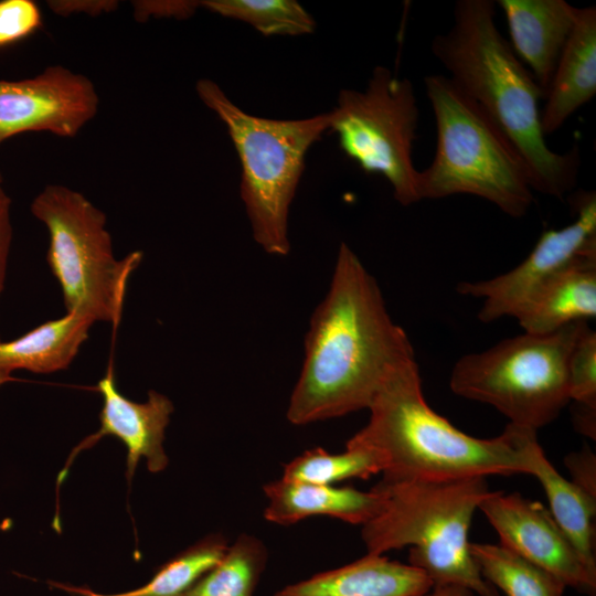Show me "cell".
I'll list each match as a JSON object with an SVG mask.
<instances>
[{
	"mask_svg": "<svg viewBox=\"0 0 596 596\" xmlns=\"http://www.w3.org/2000/svg\"><path fill=\"white\" fill-rule=\"evenodd\" d=\"M424 83L435 116L437 146L432 163L418 171L419 201L470 194L511 217L524 216L533 190L507 139L448 76L428 75Z\"/></svg>",
	"mask_w": 596,
	"mask_h": 596,
	"instance_id": "5",
	"label": "cell"
},
{
	"mask_svg": "<svg viewBox=\"0 0 596 596\" xmlns=\"http://www.w3.org/2000/svg\"><path fill=\"white\" fill-rule=\"evenodd\" d=\"M572 413L575 429L581 434L595 439L596 408L575 404Z\"/></svg>",
	"mask_w": 596,
	"mask_h": 596,
	"instance_id": "32",
	"label": "cell"
},
{
	"mask_svg": "<svg viewBox=\"0 0 596 596\" xmlns=\"http://www.w3.org/2000/svg\"><path fill=\"white\" fill-rule=\"evenodd\" d=\"M433 587L418 568L366 553L279 589L275 596H418Z\"/></svg>",
	"mask_w": 596,
	"mask_h": 596,
	"instance_id": "15",
	"label": "cell"
},
{
	"mask_svg": "<svg viewBox=\"0 0 596 596\" xmlns=\"http://www.w3.org/2000/svg\"><path fill=\"white\" fill-rule=\"evenodd\" d=\"M570 400L596 408V333L586 324L568 362Z\"/></svg>",
	"mask_w": 596,
	"mask_h": 596,
	"instance_id": "26",
	"label": "cell"
},
{
	"mask_svg": "<svg viewBox=\"0 0 596 596\" xmlns=\"http://www.w3.org/2000/svg\"><path fill=\"white\" fill-rule=\"evenodd\" d=\"M11 199L0 184V296L4 289L8 258L12 243Z\"/></svg>",
	"mask_w": 596,
	"mask_h": 596,
	"instance_id": "30",
	"label": "cell"
},
{
	"mask_svg": "<svg viewBox=\"0 0 596 596\" xmlns=\"http://www.w3.org/2000/svg\"><path fill=\"white\" fill-rule=\"evenodd\" d=\"M368 409L366 425L345 445L372 451L380 461L382 481L529 472L524 440L533 429L509 423L490 439L461 432L426 402L415 359L391 372Z\"/></svg>",
	"mask_w": 596,
	"mask_h": 596,
	"instance_id": "3",
	"label": "cell"
},
{
	"mask_svg": "<svg viewBox=\"0 0 596 596\" xmlns=\"http://www.w3.org/2000/svg\"><path fill=\"white\" fill-rule=\"evenodd\" d=\"M596 316V252L552 276L517 313L526 333L546 334Z\"/></svg>",
	"mask_w": 596,
	"mask_h": 596,
	"instance_id": "18",
	"label": "cell"
},
{
	"mask_svg": "<svg viewBox=\"0 0 596 596\" xmlns=\"http://www.w3.org/2000/svg\"><path fill=\"white\" fill-rule=\"evenodd\" d=\"M2 183V174H1V171H0V184Z\"/></svg>",
	"mask_w": 596,
	"mask_h": 596,
	"instance_id": "35",
	"label": "cell"
},
{
	"mask_svg": "<svg viewBox=\"0 0 596 596\" xmlns=\"http://www.w3.org/2000/svg\"><path fill=\"white\" fill-rule=\"evenodd\" d=\"M328 114V129L350 159L365 173L384 177L400 204L419 201L412 159L419 113L409 79L375 66L365 89H342Z\"/></svg>",
	"mask_w": 596,
	"mask_h": 596,
	"instance_id": "9",
	"label": "cell"
},
{
	"mask_svg": "<svg viewBox=\"0 0 596 596\" xmlns=\"http://www.w3.org/2000/svg\"><path fill=\"white\" fill-rule=\"evenodd\" d=\"M31 213L49 233L47 265L60 284L66 312H76L116 329L128 280L142 253L114 255L105 213L67 187L46 185L32 201Z\"/></svg>",
	"mask_w": 596,
	"mask_h": 596,
	"instance_id": "8",
	"label": "cell"
},
{
	"mask_svg": "<svg viewBox=\"0 0 596 596\" xmlns=\"http://www.w3.org/2000/svg\"><path fill=\"white\" fill-rule=\"evenodd\" d=\"M267 558L263 541L253 534L242 533L183 596H253Z\"/></svg>",
	"mask_w": 596,
	"mask_h": 596,
	"instance_id": "23",
	"label": "cell"
},
{
	"mask_svg": "<svg viewBox=\"0 0 596 596\" xmlns=\"http://www.w3.org/2000/svg\"><path fill=\"white\" fill-rule=\"evenodd\" d=\"M95 390L103 397V407L99 414L100 427L73 448L64 468L57 476V491L66 479L74 458L82 450L89 449L107 435L120 439L127 448L126 476L128 481L132 478L141 457L146 458L147 467L151 472L161 471L168 465L163 441L166 428L174 411L170 398L153 390L149 391L148 400L143 403L125 397L116 386L111 364L104 377L98 381Z\"/></svg>",
	"mask_w": 596,
	"mask_h": 596,
	"instance_id": "13",
	"label": "cell"
},
{
	"mask_svg": "<svg viewBox=\"0 0 596 596\" xmlns=\"http://www.w3.org/2000/svg\"><path fill=\"white\" fill-rule=\"evenodd\" d=\"M418 596H477L472 590L455 586V585H444V586H433L427 592Z\"/></svg>",
	"mask_w": 596,
	"mask_h": 596,
	"instance_id": "33",
	"label": "cell"
},
{
	"mask_svg": "<svg viewBox=\"0 0 596 596\" xmlns=\"http://www.w3.org/2000/svg\"><path fill=\"white\" fill-rule=\"evenodd\" d=\"M1 340V339H0Z\"/></svg>",
	"mask_w": 596,
	"mask_h": 596,
	"instance_id": "36",
	"label": "cell"
},
{
	"mask_svg": "<svg viewBox=\"0 0 596 596\" xmlns=\"http://www.w3.org/2000/svg\"><path fill=\"white\" fill-rule=\"evenodd\" d=\"M571 473V481L584 492L596 499V456L585 446L564 458Z\"/></svg>",
	"mask_w": 596,
	"mask_h": 596,
	"instance_id": "28",
	"label": "cell"
},
{
	"mask_svg": "<svg viewBox=\"0 0 596 596\" xmlns=\"http://www.w3.org/2000/svg\"><path fill=\"white\" fill-rule=\"evenodd\" d=\"M482 577L504 596H563L566 585L502 544L470 543Z\"/></svg>",
	"mask_w": 596,
	"mask_h": 596,
	"instance_id": "22",
	"label": "cell"
},
{
	"mask_svg": "<svg viewBox=\"0 0 596 596\" xmlns=\"http://www.w3.org/2000/svg\"><path fill=\"white\" fill-rule=\"evenodd\" d=\"M412 359L375 278L341 243L328 292L310 319L286 417L302 426L368 409L391 372Z\"/></svg>",
	"mask_w": 596,
	"mask_h": 596,
	"instance_id": "1",
	"label": "cell"
},
{
	"mask_svg": "<svg viewBox=\"0 0 596 596\" xmlns=\"http://www.w3.org/2000/svg\"><path fill=\"white\" fill-rule=\"evenodd\" d=\"M11 380H12L11 374L0 372V385Z\"/></svg>",
	"mask_w": 596,
	"mask_h": 596,
	"instance_id": "34",
	"label": "cell"
},
{
	"mask_svg": "<svg viewBox=\"0 0 596 596\" xmlns=\"http://www.w3.org/2000/svg\"><path fill=\"white\" fill-rule=\"evenodd\" d=\"M200 7L243 21L265 36L304 35L316 26L313 18L295 0H204Z\"/></svg>",
	"mask_w": 596,
	"mask_h": 596,
	"instance_id": "24",
	"label": "cell"
},
{
	"mask_svg": "<svg viewBox=\"0 0 596 596\" xmlns=\"http://www.w3.org/2000/svg\"><path fill=\"white\" fill-rule=\"evenodd\" d=\"M200 7V1H137L134 4L136 19L140 22L149 17L185 19Z\"/></svg>",
	"mask_w": 596,
	"mask_h": 596,
	"instance_id": "29",
	"label": "cell"
},
{
	"mask_svg": "<svg viewBox=\"0 0 596 596\" xmlns=\"http://www.w3.org/2000/svg\"><path fill=\"white\" fill-rule=\"evenodd\" d=\"M95 322L81 313L66 312L21 337L0 340V372L15 370L52 373L67 369L87 340Z\"/></svg>",
	"mask_w": 596,
	"mask_h": 596,
	"instance_id": "20",
	"label": "cell"
},
{
	"mask_svg": "<svg viewBox=\"0 0 596 596\" xmlns=\"http://www.w3.org/2000/svg\"><path fill=\"white\" fill-rule=\"evenodd\" d=\"M266 521L290 525L306 518L326 515L363 525L380 510L383 496L376 489L316 485L278 479L263 486Z\"/></svg>",
	"mask_w": 596,
	"mask_h": 596,
	"instance_id": "16",
	"label": "cell"
},
{
	"mask_svg": "<svg viewBox=\"0 0 596 596\" xmlns=\"http://www.w3.org/2000/svg\"><path fill=\"white\" fill-rule=\"evenodd\" d=\"M383 496L377 513L361 526L366 553L409 547L408 564L433 586L455 585L477 596H499L470 553L475 511L490 493L487 477L408 480L374 487Z\"/></svg>",
	"mask_w": 596,
	"mask_h": 596,
	"instance_id": "4",
	"label": "cell"
},
{
	"mask_svg": "<svg viewBox=\"0 0 596 596\" xmlns=\"http://www.w3.org/2000/svg\"><path fill=\"white\" fill-rule=\"evenodd\" d=\"M41 25L42 13L34 1H0V47L28 38Z\"/></svg>",
	"mask_w": 596,
	"mask_h": 596,
	"instance_id": "27",
	"label": "cell"
},
{
	"mask_svg": "<svg viewBox=\"0 0 596 596\" xmlns=\"http://www.w3.org/2000/svg\"><path fill=\"white\" fill-rule=\"evenodd\" d=\"M50 8L56 14H71L74 12H84L91 15L110 12L118 6L117 1H50Z\"/></svg>",
	"mask_w": 596,
	"mask_h": 596,
	"instance_id": "31",
	"label": "cell"
},
{
	"mask_svg": "<svg viewBox=\"0 0 596 596\" xmlns=\"http://www.w3.org/2000/svg\"><path fill=\"white\" fill-rule=\"evenodd\" d=\"M586 321L546 334H523L461 356L449 386L458 396L491 405L510 424L536 430L570 403L568 362Z\"/></svg>",
	"mask_w": 596,
	"mask_h": 596,
	"instance_id": "7",
	"label": "cell"
},
{
	"mask_svg": "<svg viewBox=\"0 0 596 596\" xmlns=\"http://www.w3.org/2000/svg\"><path fill=\"white\" fill-rule=\"evenodd\" d=\"M203 104L225 124L242 167L241 198L255 242L269 255L290 253L288 216L306 155L328 130L329 114L304 119L253 116L211 79L198 81Z\"/></svg>",
	"mask_w": 596,
	"mask_h": 596,
	"instance_id": "6",
	"label": "cell"
},
{
	"mask_svg": "<svg viewBox=\"0 0 596 596\" xmlns=\"http://www.w3.org/2000/svg\"><path fill=\"white\" fill-rule=\"evenodd\" d=\"M99 98L93 82L62 65L34 77L0 81V145L29 131L72 138L94 118Z\"/></svg>",
	"mask_w": 596,
	"mask_h": 596,
	"instance_id": "11",
	"label": "cell"
},
{
	"mask_svg": "<svg viewBox=\"0 0 596 596\" xmlns=\"http://www.w3.org/2000/svg\"><path fill=\"white\" fill-rule=\"evenodd\" d=\"M494 2L459 0L454 23L432 41L453 83L490 119L521 160L534 191L562 200L577 180L579 151L551 150L541 125L543 93L494 19Z\"/></svg>",
	"mask_w": 596,
	"mask_h": 596,
	"instance_id": "2",
	"label": "cell"
},
{
	"mask_svg": "<svg viewBox=\"0 0 596 596\" xmlns=\"http://www.w3.org/2000/svg\"><path fill=\"white\" fill-rule=\"evenodd\" d=\"M596 94V8H578L541 111L544 135L558 130Z\"/></svg>",
	"mask_w": 596,
	"mask_h": 596,
	"instance_id": "17",
	"label": "cell"
},
{
	"mask_svg": "<svg viewBox=\"0 0 596 596\" xmlns=\"http://www.w3.org/2000/svg\"><path fill=\"white\" fill-rule=\"evenodd\" d=\"M511 46L530 67L543 99L575 24L577 9L564 0H499Z\"/></svg>",
	"mask_w": 596,
	"mask_h": 596,
	"instance_id": "14",
	"label": "cell"
},
{
	"mask_svg": "<svg viewBox=\"0 0 596 596\" xmlns=\"http://www.w3.org/2000/svg\"><path fill=\"white\" fill-rule=\"evenodd\" d=\"M528 475L542 485L550 512L564 532L585 568L596 577L595 526L596 499L565 479L546 458L535 430L524 440Z\"/></svg>",
	"mask_w": 596,
	"mask_h": 596,
	"instance_id": "19",
	"label": "cell"
},
{
	"mask_svg": "<svg viewBox=\"0 0 596 596\" xmlns=\"http://www.w3.org/2000/svg\"><path fill=\"white\" fill-rule=\"evenodd\" d=\"M479 510L500 538V544L551 573L566 587L594 596L596 577L583 565L575 549L549 509L518 492H492Z\"/></svg>",
	"mask_w": 596,
	"mask_h": 596,
	"instance_id": "12",
	"label": "cell"
},
{
	"mask_svg": "<svg viewBox=\"0 0 596 596\" xmlns=\"http://www.w3.org/2000/svg\"><path fill=\"white\" fill-rule=\"evenodd\" d=\"M573 207L575 220L562 228L546 230L517 267L490 279L458 285L461 295L482 300L480 321L489 323L502 317H515L558 270L577 257L596 252L595 192L579 193Z\"/></svg>",
	"mask_w": 596,
	"mask_h": 596,
	"instance_id": "10",
	"label": "cell"
},
{
	"mask_svg": "<svg viewBox=\"0 0 596 596\" xmlns=\"http://www.w3.org/2000/svg\"><path fill=\"white\" fill-rule=\"evenodd\" d=\"M377 473H381V465L372 451L345 445V450L339 454L321 447L304 451L285 465L281 479L334 485L348 479H368Z\"/></svg>",
	"mask_w": 596,
	"mask_h": 596,
	"instance_id": "25",
	"label": "cell"
},
{
	"mask_svg": "<svg viewBox=\"0 0 596 596\" xmlns=\"http://www.w3.org/2000/svg\"><path fill=\"white\" fill-rule=\"evenodd\" d=\"M228 543L211 534L163 563L143 586L118 594H100L85 587L55 584L81 596H183L223 556Z\"/></svg>",
	"mask_w": 596,
	"mask_h": 596,
	"instance_id": "21",
	"label": "cell"
}]
</instances>
